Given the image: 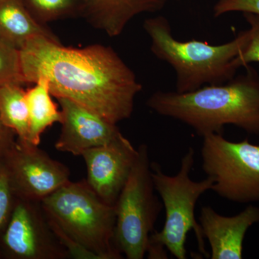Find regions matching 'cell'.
Here are the masks:
<instances>
[{
	"instance_id": "cell-1",
	"label": "cell",
	"mask_w": 259,
	"mask_h": 259,
	"mask_svg": "<svg viewBox=\"0 0 259 259\" xmlns=\"http://www.w3.org/2000/svg\"><path fill=\"white\" fill-rule=\"evenodd\" d=\"M20 54L23 83L45 78L52 96L69 99L116 125L132 115L142 85L111 47L76 49L37 37Z\"/></svg>"
},
{
	"instance_id": "cell-2",
	"label": "cell",
	"mask_w": 259,
	"mask_h": 259,
	"mask_svg": "<svg viewBox=\"0 0 259 259\" xmlns=\"http://www.w3.org/2000/svg\"><path fill=\"white\" fill-rule=\"evenodd\" d=\"M218 85H205L190 93L157 91L147 106L158 115L176 119L204 137L223 134L233 125L249 134L259 135V75L253 68Z\"/></svg>"
},
{
	"instance_id": "cell-3",
	"label": "cell",
	"mask_w": 259,
	"mask_h": 259,
	"mask_svg": "<svg viewBox=\"0 0 259 259\" xmlns=\"http://www.w3.org/2000/svg\"><path fill=\"white\" fill-rule=\"evenodd\" d=\"M145 31L151 38V51L159 60L168 63L176 72V92L190 93L207 85H218L236 76L234 59L249 38L248 29L233 40L213 46L206 41H180L172 35L168 19L157 15L145 20Z\"/></svg>"
},
{
	"instance_id": "cell-4",
	"label": "cell",
	"mask_w": 259,
	"mask_h": 259,
	"mask_svg": "<svg viewBox=\"0 0 259 259\" xmlns=\"http://www.w3.org/2000/svg\"><path fill=\"white\" fill-rule=\"evenodd\" d=\"M194 151L190 147L181 162L180 171L175 176L163 173L161 167L151 162V171L155 190L161 196L165 207L166 220L161 231H153L147 248L148 258H166L167 249L177 259L187 258L185 245L189 232L193 230L199 251L209 255L205 250L204 236L194 210L200 196L212 190L214 181L207 177L196 182L190 178L194 165Z\"/></svg>"
},
{
	"instance_id": "cell-5",
	"label": "cell",
	"mask_w": 259,
	"mask_h": 259,
	"mask_svg": "<svg viewBox=\"0 0 259 259\" xmlns=\"http://www.w3.org/2000/svg\"><path fill=\"white\" fill-rule=\"evenodd\" d=\"M40 202L49 219L100 259L123 258L115 241V205L102 200L86 180L69 181Z\"/></svg>"
},
{
	"instance_id": "cell-6",
	"label": "cell",
	"mask_w": 259,
	"mask_h": 259,
	"mask_svg": "<svg viewBox=\"0 0 259 259\" xmlns=\"http://www.w3.org/2000/svg\"><path fill=\"white\" fill-rule=\"evenodd\" d=\"M134 168L115 203L116 246L127 259H142L162 205L154 193L148 146L138 148Z\"/></svg>"
},
{
	"instance_id": "cell-7",
	"label": "cell",
	"mask_w": 259,
	"mask_h": 259,
	"mask_svg": "<svg viewBox=\"0 0 259 259\" xmlns=\"http://www.w3.org/2000/svg\"><path fill=\"white\" fill-rule=\"evenodd\" d=\"M202 138V167L214 181L212 190L231 202H259V145L233 142L223 134Z\"/></svg>"
},
{
	"instance_id": "cell-8",
	"label": "cell",
	"mask_w": 259,
	"mask_h": 259,
	"mask_svg": "<svg viewBox=\"0 0 259 259\" xmlns=\"http://www.w3.org/2000/svg\"><path fill=\"white\" fill-rule=\"evenodd\" d=\"M0 255L9 259L69 258L51 230L41 202L17 197L0 235Z\"/></svg>"
},
{
	"instance_id": "cell-9",
	"label": "cell",
	"mask_w": 259,
	"mask_h": 259,
	"mask_svg": "<svg viewBox=\"0 0 259 259\" xmlns=\"http://www.w3.org/2000/svg\"><path fill=\"white\" fill-rule=\"evenodd\" d=\"M15 196L41 202L70 181V171L64 163L31 144L15 139L2 160Z\"/></svg>"
},
{
	"instance_id": "cell-10",
	"label": "cell",
	"mask_w": 259,
	"mask_h": 259,
	"mask_svg": "<svg viewBox=\"0 0 259 259\" xmlns=\"http://www.w3.org/2000/svg\"><path fill=\"white\" fill-rule=\"evenodd\" d=\"M138 154L122 134L109 144L84 151L81 156L87 167V182L102 200L115 205Z\"/></svg>"
},
{
	"instance_id": "cell-11",
	"label": "cell",
	"mask_w": 259,
	"mask_h": 259,
	"mask_svg": "<svg viewBox=\"0 0 259 259\" xmlns=\"http://www.w3.org/2000/svg\"><path fill=\"white\" fill-rule=\"evenodd\" d=\"M62 118L55 148L61 152L81 156L91 148L104 146L122 133L116 124L69 99L58 98Z\"/></svg>"
},
{
	"instance_id": "cell-12",
	"label": "cell",
	"mask_w": 259,
	"mask_h": 259,
	"mask_svg": "<svg viewBox=\"0 0 259 259\" xmlns=\"http://www.w3.org/2000/svg\"><path fill=\"white\" fill-rule=\"evenodd\" d=\"M199 220L210 246V258L241 259L245 234L250 227L259 223V207L248 205L239 214L224 216L204 206Z\"/></svg>"
},
{
	"instance_id": "cell-13",
	"label": "cell",
	"mask_w": 259,
	"mask_h": 259,
	"mask_svg": "<svg viewBox=\"0 0 259 259\" xmlns=\"http://www.w3.org/2000/svg\"><path fill=\"white\" fill-rule=\"evenodd\" d=\"M180 0H83L81 17L109 37H117L137 15L161 11Z\"/></svg>"
},
{
	"instance_id": "cell-14",
	"label": "cell",
	"mask_w": 259,
	"mask_h": 259,
	"mask_svg": "<svg viewBox=\"0 0 259 259\" xmlns=\"http://www.w3.org/2000/svg\"><path fill=\"white\" fill-rule=\"evenodd\" d=\"M37 37L60 41L47 25L32 17L23 0H0V40L20 51Z\"/></svg>"
},
{
	"instance_id": "cell-15",
	"label": "cell",
	"mask_w": 259,
	"mask_h": 259,
	"mask_svg": "<svg viewBox=\"0 0 259 259\" xmlns=\"http://www.w3.org/2000/svg\"><path fill=\"white\" fill-rule=\"evenodd\" d=\"M34 84L26 91L30 122L29 142L39 146L42 134L56 122L60 123L62 114L51 98L52 95L47 79L39 78Z\"/></svg>"
},
{
	"instance_id": "cell-16",
	"label": "cell",
	"mask_w": 259,
	"mask_h": 259,
	"mask_svg": "<svg viewBox=\"0 0 259 259\" xmlns=\"http://www.w3.org/2000/svg\"><path fill=\"white\" fill-rule=\"evenodd\" d=\"M21 83L10 82L0 86V117L4 125L22 143L30 144V122L26 91Z\"/></svg>"
},
{
	"instance_id": "cell-17",
	"label": "cell",
	"mask_w": 259,
	"mask_h": 259,
	"mask_svg": "<svg viewBox=\"0 0 259 259\" xmlns=\"http://www.w3.org/2000/svg\"><path fill=\"white\" fill-rule=\"evenodd\" d=\"M27 9L42 25L81 17L83 0H23Z\"/></svg>"
},
{
	"instance_id": "cell-18",
	"label": "cell",
	"mask_w": 259,
	"mask_h": 259,
	"mask_svg": "<svg viewBox=\"0 0 259 259\" xmlns=\"http://www.w3.org/2000/svg\"><path fill=\"white\" fill-rule=\"evenodd\" d=\"M10 82L24 83L20 51L0 40V86Z\"/></svg>"
},
{
	"instance_id": "cell-19",
	"label": "cell",
	"mask_w": 259,
	"mask_h": 259,
	"mask_svg": "<svg viewBox=\"0 0 259 259\" xmlns=\"http://www.w3.org/2000/svg\"><path fill=\"white\" fill-rule=\"evenodd\" d=\"M245 21L249 25V38L244 49L234 59L237 69L248 66L250 63H259V15L243 13Z\"/></svg>"
},
{
	"instance_id": "cell-20",
	"label": "cell",
	"mask_w": 259,
	"mask_h": 259,
	"mask_svg": "<svg viewBox=\"0 0 259 259\" xmlns=\"http://www.w3.org/2000/svg\"><path fill=\"white\" fill-rule=\"evenodd\" d=\"M16 196L10 183L8 171L0 162V235L4 229L13 210Z\"/></svg>"
},
{
	"instance_id": "cell-21",
	"label": "cell",
	"mask_w": 259,
	"mask_h": 259,
	"mask_svg": "<svg viewBox=\"0 0 259 259\" xmlns=\"http://www.w3.org/2000/svg\"><path fill=\"white\" fill-rule=\"evenodd\" d=\"M47 215V214H46ZM51 230L54 232L58 241L69 254V258L74 259H100L98 255L85 248L74 238L65 233L52 220L48 218Z\"/></svg>"
},
{
	"instance_id": "cell-22",
	"label": "cell",
	"mask_w": 259,
	"mask_h": 259,
	"mask_svg": "<svg viewBox=\"0 0 259 259\" xmlns=\"http://www.w3.org/2000/svg\"><path fill=\"white\" fill-rule=\"evenodd\" d=\"M235 12L259 15V0H218L213 7L214 18Z\"/></svg>"
},
{
	"instance_id": "cell-23",
	"label": "cell",
	"mask_w": 259,
	"mask_h": 259,
	"mask_svg": "<svg viewBox=\"0 0 259 259\" xmlns=\"http://www.w3.org/2000/svg\"><path fill=\"white\" fill-rule=\"evenodd\" d=\"M15 136V133L4 125L0 117V162L10 145L16 139Z\"/></svg>"
}]
</instances>
